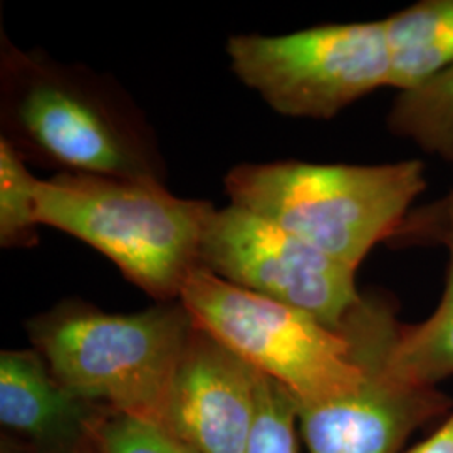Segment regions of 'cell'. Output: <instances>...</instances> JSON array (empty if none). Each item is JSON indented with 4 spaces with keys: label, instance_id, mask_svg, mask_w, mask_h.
<instances>
[{
    "label": "cell",
    "instance_id": "30bf717a",
    "mask_svg": "<svg viewBox=\"0 0 453 453\" xmlns=\"http://www.w3.org/2000/svg\"><path fill=\"white\" fill-rule=\"evenodd\" d=\"M111 413L63 387L35 349L0 355V423L34 452L96 453L103 418Z\"/></svg>",
    "mask_w": 453,
    "mask_h": 453
},
{
    "label": "cell",
    "instance_id": "e0dca14e",
    "mask_svg": "<svg viewBox=\"0 0 453 453\" xmlns=\"http://www.w3.org/2000/svg\"><path fill=\"white\" fill-rule=\"evenodd\" d=\"M453 230V188L406 215L398 230L391 235L393 247H420L445 242Z\"/></svg>",
    "mask_w": 453,
    "mask_h": 453
},
{
    "label": "cell",
    "instance_id": "3957f363",
    "mask_svg": "<svg viewBox=\"0 0 453 453\" xmlns=\"http://www.w3.org/2000/svg\"><path fill=\"white\" fill-rule=\"evenodd\" d=\"M195 324L183 304L111 314L63 303L29 323L58 381L111 413L166 428L168 405Z\"/></svg>",
    "mask_w": 453,
    "mask_h": 453
},
{
    "label": "cell",
    "instance_id": "7c38bea8",
    "mask_svg": "<svg viewBox=\"0 0 453 453\" xmlns=\"http://www.w3.org/2000/svg\"><path fill=\"white\" fill-rule=\"evenodd\" d=\"M443 245L450 259L440 304L423 323L402 324L389 351L393 370L421 387H437L453 376V230Z\"/></svg>",
    "mask_w": 453,
    "mask_h": 453
},
{
    "label": "cell",
    "instance_id": "8fae6325",
    "mask_svg": "<svg viewBox=\"0 0 453 453\" xmlns=\"http://www.w3.org/2000/svg\"><path fill=\"white\" fill-rule=\"evenodd\" d=\"M383 24L389 88L405 91L453 65V0H421Z\"/></svg>",
    "mask_w": 453,
    "mask_h": 453
},
{
    "label": "cell",
    "instance_id": "9a60e30c",
    "mask_svg": "<svg viewBox=\"0 0 453 453\" xmlns=\"http://www.w3.org/2000/svg\"><path fill=\"white\" fill-rule=\"evenodd\" d=\"M297 403L289 391L262 374L247 453H297Z\"/></svg>",
    "mask_w": 453,
    "mask_h": 453
},
{
    "label": "cell",
    "instance_id": "ac0fdd59",
    "mask_svg": "<svg viewBox=\"0 0 453 453\" xmlns=\"http://www.w3.org/2000/svg\"><path fill=\"white\" fill-rule=\"evenodd\" d=\"M410 453H453V411L438 430Z\"/></svg>",
    "mask_w": 453,
    "mask_h": 453
},
{
    "label": "cell",
    "instance_id": "5bb4252c",
    "mask_svg": "<svg viewBox=\"0 0 453 453\" xmlns=\"http://www.w3.org/2000/svg\"><path fill=\"white\" fill-rule=\"evenodd\" d=\"M37 183L26 160L0 138V245L4 249L37 243Z\"/></svg>",
    "mask_w": 453,
    "mask_h": 453
},
{
    "label": "cell",
    "instance_id": "6da1fadb",
    "mask_svg": "<svg viewBox=\"0 0 453 453\" xmlns=\"http://www.w3.org/2000/svg\"><path fill=\"white\" fill-rule=\"evenodd\" d=\"M2 138L59 173L165 179L155 133L128 95L84 65L22 50L2 35Z\"/></svg>",
    "mask_w": 453,
    "mask_h": 453
},
{
    "label": "cell",
    "instance_id": "277c9868",
    "mask_svg": "<svg viewBox=\"0 0 453 453\" xmlns=\"http://www.w3.org/2000/svg\"><path fill=\"white\" fill-rule=\"evenodd\" d=\"M215 207L181 198L157 180L58 173L37 183L39 226L91 245L160 303L180 299L200 267V245Z\"/></svg>",
    "mask_w": 453,
    "mask_h": 453
},
{
    "label": "cell",
    "instance_id": "4fadbf2b",
    "mask_svg": "<svg viewBox=\"0 0 453 453\" xmlns=\"http://www.w3.org/2000/svg\"><path fill=\"white\" fill-rule=\"evenodd\" d=\"M388 130L423 153L453 163V65L417 86L398 91Z\"/></svg>",
    "mask_w": 453,
    "mask_h": 453
},
{
    "label": "cell",
    "instance_id": "5b68a950",
    "mask_svg": "<svg viewBox=\"0 0 453 453\" xmlns=\"http://www.w3.org/2000/svg\"><path fill=\"white\" fill-rule=\"evenodd\" d=\"M179 301L196 327L288 389L297 408L346 396L365 378L342 329L245 291L202 265L185 282Z\"/></svg>",
    "mask_w": 453,
    "mask_h": 453
},
{
    "label": "cell",
    "instance_id": "52a82bcc",
    "mask_svg": "<svg viewBox=\"0 0 453 453\" xmlns=\"http://www.w3.org/2000/svg\"><path fill=\"white\" fill-rule=\"evenodd\" d=\"M400 326L385 297L363 294L341 329L365 378L346 396L297 408L309 453H398L413 432L450 406L437 387L413 385L393 370L389 351Z\"/></svg>",
    "mask_w": 453,
    "mask_h": 453
},
{
    "label": "cell",
    "instance_id": "8992f818",
    "mask_svg": "<svg viewBox=\"0 0 453 453\" xmlns=\"http://www.w3.org/2000/svg\"><path fill=\"white\" fill-rule=\"evenodd\" d=\"M226 52L239 80L279 114L331 119L389 88L381 20L326 24L282 35H232Z\"/></svg>",
    "mask_w": 453,
    "mask_h": 453
},
{
    "label": "cell",
    "instance_id": "2e32d148",
    "mask_svg": "<svg viewBox=\"0 0 453 453\" xmlns=\"http://www.w3.org/2000/svg\"><path fill=\"white\" fill-rule=\"evenodd\" d=\"M96 453H195L160 425L108 413L97 430Z\"/></svg>",
    "mask_w": 453,
    "mask_h": 453
},
{
    "label": "cell",
    "instance_id": "9c48e42d",
    "mask_svg": "<svg viewBox=\"0 0 453 453\" xmlns=\"http://www.w3.org/2000/svg\"><path fill=\"white\" fill-rule=\"evenodd\" d=\"M260 376L195 326L172 389L166 430L195 453H247Z\"/></svg>",
    "mask_w": 453,
    "mask_h": 453
},
{
    "label": "cell",
    "instance_id": "ba28073f",
    "mask_svg": "<svg viewBox=\"0 0 453 453\" xmlns=\"http://www.w3.org/2000/svg\"><path fill=\"white\" fill-rule=\"evenodd\" d=\"M200 265L245 291L299 309L341 329L361 303L357 273L252 211H211Z\"/></svg>",
    "mask_w": 453,
    "mask_h": 453
},
{
    "label": "cell",
    "instance_id": "7a4b0ae2",
    "mask_svg": "<svg viewBox=\"0 0 453 453\" xmlns=\"http://www.w3.org/2000/svg\"><path fill=\"white\" fill-rule=\"evenodd\" d=\"M425 188L420 160L245 163L226 177L232 205L288 230L353 271L378 243L388 242Z\"/></svg>",
    "mask_w": 453,
    "mask_h": 453
}]
</instances>
